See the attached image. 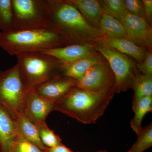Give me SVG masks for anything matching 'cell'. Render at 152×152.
Segmentation results:
<instances>
[{
  "instance_id": "6da1fadb",
  "label": "cell",
  "mask_w": 152,
  "mask_h": 152,
  "mask_svg": "<svg viewBox=\"0 0 152 152\" xmlns=\"http://www.w3.org/2000/svg\"><path fill=\"white\" fill-rule=\"evenodd\" d=\"M50 15L51 28L70 45L92 44L104 37L91 24L75 7L65 0H47Z\"/></svg>"
},
{
  "instance_id": "7a4b0ae2",
  "label": "cell",
  "mask_w": 152,
  "mask_h": 152,
  "mask_svg": "<svg viewBox=\"0 0 152 152\" xmlns=\"http://www.w3.org/2000/svg\"><path fill=\"white\" fill-rule=\"evenodd\" d=\"M115 87L92 92L75 87L55 103V110L83 124H94L104 113L114 94Z\"/></svg>"
},
{
  "instance_id": "3957f363",
  "label": "cell",
  "mask_w": 152,
  "mask_h": 152,
  "mask_svg": "<svg viewBox=\"0 0 152 152\" xmlns=\"http://www.w3.org/2000/svg\"><path fill=\"white\" fill-rule=\"evenodd\" d=\"M68 45L70 44L62 36L50 28L0 32V47L12 56L42 52Z\"/></svg>"
},
{
  "instance_id": "277c9868",
  "label": "cell",
  "mask_w": 152,
  "mask_h": 152,
  "mask_svg": "<svg viewBox=\"0 0 152 152\" xmlns=\"http://www.w3.org/2000/svg\"><path fill=\"white\" fill-rule=\"evenodd\" d=\"M19 73L27 91L35 89L59 75L62 63L42 52H32L16 56Z\"/></svg>"
},
{
  "instance_id": "5b68a950",
  "label": "cell",
  "mask_w": 152,
  "mask_h": 152,
  "mask_svg": "<svg viewBox=\"0 0 152 152\" xmlns=\"http://www.w3.org/2000/svg\"><path fill=\"white\" fill-rule=\"evenodd\" d=\"M14 30L51 28L47 0H12Z\"/></svg>"
},
{
  "instance_id": "8992f818",
  "label": "cell",
  "mask_w": 152,
  "mask_h": 152,
  "mask_svg": "<svg viewBox=\"0 0 152 152\" xmlns=\"http://www.w3.org/2000/svg\"><path fill=\"white\" fill-rule=\"evenodd\" d=\"M27 92L20 77L18 64L5 70L0 69V105L15 119L23 114Z\"/></svg>"
},
{
  "instance_id": "52a82bcc",
  "label": "cell",
  "mask_w": 152,
  "mask_h": 152,
  "mask_svg": "<svg viewBox=\"0 0 152 152\" xmlns=\"http://www.w3.org/2000/svg\"><path fill=\"white\" fill-rule=\"evenodd\" d=\"M95 50L107 61L115 77L116 92L132 88L133 79L136 73L132 62L126 55L100 43L91 44Z\"/></svg>"
},
{
  "instance_id": "ba28073f",
  "label": "cell",
  "mask_w": 152,
  "mask_h": 152,
  "mask_svg": "<svg viewBox=\"0 0 152 152\" xmlns=\"http://www.w3.org/2000/svg\"><path fill=\"white\" fill-rule=\"evenodd\" d=\"M115 77L110 66L104 61L90 68L84 76L77 81L76 87L92 92L115 87Z\"/></svg>"
},
{
  "instance_id": "9c48e42d",
  "label": "cell",
  "mask_w": 152,
  "mask_h": 152,
  "mask_svg": "<svg viewBox=\"0 0 152 152\" xmlns=\"http://www.w3.org/2000/svg\"><path fill=\"white\" fill-rule=\"evenodd\" d=\"M114 18L122 24L129 39L137 45L151 48L152 27L145 19L134 15L128 11Z\"/></svg>"
},
{
  "instance_id": "30bf717a",
  "label": "cell",
  "mask_w": 152,
  "mask_h": 152,
  "mask_svg": "<svg viewBox=\"0 0 152 152\" xmlns=\"http://www.w3.org/2000/svg\"><path fill=\"white\" fill-rule=\"evenodd\" d=\"M55 110V103L41 96L34 89L28 91L23 114L36 126L46 124V119L51 112Z\"/></svg>"
},
{
  "instance_id": "8fae6325",
  "label": "cell",
  "mask_w": 152,
  "mask_h": 152,
  "mask_svg": "<svg viewBox=\"0 0 152 152\" xmlns=\"http://www.w3.org/2000/svg\"><path fill=\"white\" fill-rule=\"evenodd\" d=\"M77 80L60 74L35 89L38 94L55 103L75 88Z\"/></svg>"
},
{
  "instance_id": "7c38bea8",
  "label": "cell",
  "mask_w": 152,
  "mask_h": 152,
  "mask_svg": "<svg viewBox=\"0 0 152 152\" xmlns=\"http://www.w3.org/2000/svg\"><path fill=\"white\" fill-rule=\"evenodd\" d=\"M91 44H72L43 51L42 53L50 55L64 64L75 61L95 53Z\"/></svg>"
},
{
  "instance_id": "4fadbf2b",
  "label": "cell",
  "mask_w": 152,
  "mask_h": 152,
  "mask_svg": "<svg viewBox=\"0 0 152 152\" xmlns=\"http://www.w3.org/2000/svg\"><path fill=\"white\" fill-rule=\"evenodd\" d=\"M15 120L0 105V152H9L11 144L18 135Z\"/></svg>"
},
{
  "instance_id": "5bb4252c",
  "label": "cell",
  "mask_w": 152,
  "mask_h": 152,
  "mask_svg": "<svg viewBox=\"0 0 152 152\" xmlns=\"http://www.w3.org/2000/svg\"><path fill=\"white\" fill-rule=\"evenodd\" d=\"M104 61L101 56L95 53L91 56L73 62L62 63L60 73L77 81L81 78L90 68Z\"/></svg>"
},
{
  "instance_id": "9a60e30c",
  "label": "cell",
  "mask_w": 152,
  "mask_h": 152,
  "mask_svg": "<svg viewBox=\"0 0 152 152\" xmlns=\"http://www.w3.org/2000/svg\"><path fill=\"white\" fill-rule=\"evenodd\" d=\"M96 42L100 43L113 48L124 54L131 56L138 63L142 61L146 52L143 48L139 46L130 39L125 38H111L104 37Z\"/></svg>"
},
{
  "instance_id": "2e32d148",
  "label": "cell",
  "mask_w": 152,
  "mask_h": 152,
  "mask_svg": "<svg viewBox=\"0 0 152 152\" xmlns=\"http://www.w3.org/2000/svg\"><path fill=\"white\" fill-rule=\"evenodd\" d=\"M65 1L75 7L91 25L98 28L99 23L104 12L100 1L97 0H65Z\"/></svg>"
},
{
  "instance_id": "e0dca14e",
  "label": "cell",
  "mask_w": 152,
  "mask_h": 152,
  "mask_svg": "<svg viewBox=\"0 0 152 152\" xmlns=\"http://www.w3.org/2000/svg\"><path fill=\"white\" fill-rule=\"evenodd\" d=\"M16 125L18 134L34 144L38 148L46 151L47 147L41 141L37 126L24 115L16 119ZM47 152V151H46Z\"/></svg>"
},
{
  "instance_id": "ac0fdd59",
  "label": "cell",
  "mask_w": 152,
  "mask_h": 152,
  "mask_svg": "<svg viewBox=\"0 0 152 152\" xmlns=\"http://www.w3.org/2000/svg\"><path fill=\"white\" fill-rule=\"evenodd\" d=\"M98 28L104 37L129 39L122 24L118 19L105 11L100 20Z\"/></svg>"
},
{
  "instance_id": "d6986e66",
  "label": "cell",
  "mask_w": 152,
  "mask_h": 152,
  "mask_svg": "<svg viewBox=\"0 0 152 152\" xmlns=\"http://www.w3.org/2000/svg\"><path fill=\"white\" fill-rule=\"evenodd\" d=\"M132 88L134 90L133 109L142 98L152 96V77L136 73L133 79Z\"/></svg>"
},
{
  "instance_id": "ffe728a7",
  "label": "cell",
  "mask_w": 152,
  "mask_h": 152,
  "mask_svg": "<svg viewBox=\"0 0 152 152\" xmlns=\"http://www.w3.org/2000/svg\"><path fill=\"white\" fill-rule=\"evenodd\" d=\"M134 115L131 120V128L137 135L142 131V122L143 119L148 113L152 110V96L142 98L133 108Z\"/></svg>"
},
{
  "instance_id": "44dd1931",
  "label": "cell",
  "mask_w": 152,
  "mask_h": 152,
  "mask_svg": "<svg viewBox=\"0 0 152 152\" xmlns=\"http://www.w3.org/2000/svg\"><path fill=\"white\" fill-rule=\"evenodd\" d=\"M14 30L12 0H0V31Z\"/></svg>"
},
{
  "instance_id": "7402d4cb",
  "label": "cell",
  "mask_w": 152,
  "mask_h": 152,
  "mask_svg": "<svg viewBox=\"0 0 152 152\" xmlns=\"http://www.w3.org/2000/svg\"><path fill=\"white\" fill-rule=\"evenodd\" d=\"M132 148L127 152H143L152 145V123L143 128Z\"/></svg>"
},
{
  "instance_id": "603a6c76",
  "label": "cell",
  "mask_w": 152,
  "mask_h": 152,
  "mask_svg": "<svg viewBox=\"0 0 152 152\" xmlns=\"http://www.w3.org/2000/svg\"><path fill=\"white\" fill-rule=\"evenodd\" d=\"M37 127L41 141L47 148H52L62 144L59 136L49 129L46 123L37 126Z\"/></svg>"
},
{
  "instance_id": "cb8c5ba5",
  "label": "cell",
  "mask_w": 152,
  "mask_h": 152,
  "mask_svg": "<svg viewBox=\"0 0 152 152\" xmlns=\"http://www.w3.org/2000/svg\"><path fill=\"white\" fill-rule=\"evenodd\" d=\"M9 152H47L18 134L11 144Z\"/></svg>"
},
{
  "instance_id": "d4e9b609",
  "label": "cell",
  "mask_w": 152,
  "mask_h": 152,
  "mask_svg": "<svg viewBox=\"0 0 152 152\" xmlns=\"http://www.w3.org/2000/svg\"><path fill=\"white\" fill-rule=\"evenodd\" d=\"M100 2L104 11L114 17L127 11L123 0H103Z\"/></svg>"
},
{
  "instance_id": "484cf974",
  "label": "cell",
  "mask_w": 152,
  "mask_h": 152,
  "mask_svg": "<svg viewBox=\"0 0 152 152\" xmlns=\"http://www.w3.org/2000/svg\"><path fill=\"white\" fill-rule=\"evenodd\" d=\"M124 2L127 10L129 12L137 16L145 18L143 5L142 1L125 0Z\"/></svg>"
},
{
  "instance_id": "4316f807",
  "label": "cell",
  "mask_w": 152,
  "mask_h": 152,
  "mask_svg": "<svg viewBox=\"0 0 152 152\" xmlns=\"http://www.w3.org/2000/svg\"><path fill=\"white\" fill-rule=\"evenodd\" d=\"M137 67L142 75L152 77V52H147L142 61L137 64Z\"/></svg>"
},
{
  "instance_id": "83f0119b",
  "label": "cell",
  "mask_w": 152,
  "mask_h": 152,
  "mask_svg": "<svg viewBox=\"0 0 152 152\" xmlns=\"http://www.w3.org/2000/svg\"><path fill=\"white\" fill-rule=\"evenodd\" d=\"M145 18L150 25L152 22V0H143Z\"/></svg>"
},
{
  "instance_id": "f1b7e54d",
  "label": "cell",
  "mask_w": 152,
  "mask_h": 152,
  "mask_svg": "<svg viewBox=\"0 0 152 152\" xmlns=\"http://www.w3.org/2000/svg\"><path fill=\"white\" fill-rule=\"evenodd\" d=\"M47 152H74L63 144L57 146L47 148Z\"/></svg>"
},
{
  "instance_id": "f546056e",
  "label": "cell",
  "mask_w": 152,
  "mask_h": 152,
  "mask_svg": "<svg viewBox=\"0 0 152 152\" xmlns=\"http://www.w3.org/2000/svg\"><path fill=\"white\" fill-rule=\"evenodd\" d=\"M94 152H108L105 150H102V151H98Z\"/></svg>"
},
{
  "instance_id": "4dcf8cb0",
  "label": "cell",
  "mask_w": 152,
  "mask_h": 152,
  "mask_svg": "<svg viewBox=\"0 0 152 152\" xmlns=\"http://www.w3.org/2000/svg\"><path fill=\"white\" fill-rule=\"evenodd\" d=\"M0 32H1V31H0Z\"/></svg>"
}]
</instances>
